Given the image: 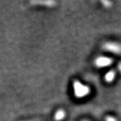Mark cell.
<instances>
[{
  "mask_svg": "<svg viewBox=\"0 0 121 121\" xmlns=\"http://www.w3.org/2000/svg\"><path fill=\"white\" fill-rule=\"evenodd\" d=\"M112 60L111 58H106V57H100L97 58L95 61V65L98 67H106L108 65H111Z\"/></svg>",
  "mask_w": 121,
  "mask_h": 121,
  "instance_id": "2",
  "label": "cell"
},
{
  "mask_svg": "<svg viewBox=\"0 0 121 121\" xmlns=\"http://www.w3.org/2000/svg\"><path fill=\"white\" fill-rule=\"evenodd\" d=\"M105 48L108 51H111L113 53H120V47L115 43H108L105 45Z\"/></svg>",
  "mask_w": 121,
  "mask_h": 121,
  "instance_id": "3",
  "label": "cell"
},
{
  "mask_svg": "<svg viewBox=\"0 0 121 121\" xmlns=\"http://www.w3.org/2000/svg\"><path fill=\"white\" fill-rule=\"evenodd\" d=\"M115 78V73L113 71H110L109 73H107L106 75H105V80H106L108 83H110V82H112L113 79Z\"/></svg>",
  "mask_w": 121,
  "mask_h": 121,
  "instance_id": "5",
  "label": "cell"
},
{
  "mask_svg": "<svg viewBox=\"0 0 121 121\" xmlns=\"http://www.w3.org/2000/svg\"><path fill=\"white\" fill-rule=\"evenodd\" d=\"M73 91L75 97L78 98H81L88 95L90 93V89L88 87L84 86L78 81H75L73 83Z\"/></svg>",
  "mask_w": 121,
  "mask_h": 121,
  "instance_id": "1",
  "label": "cell"
},
{
  "mask_svg": "<svg viewBox=\"0 0 121 121\" xmlns=\"http://www.w3.org/2000/svg\"><path fill=\"white\" fill-rule=\"evenodd\" d=\"M65 116H66L65 111L63 109H60L56 112L55 116H54V119H55L56 121H61L65 118Z\"/></svg>",
  "mask_w": 121,
  "mask_h": 121,
  "instance_id": "4",
  "label": "cell"
},
{
  "mask_svg": "<svg viewBox=\"0 0 121 121\" xmlns=\"http://www.w3.org/2000/svg\"><path fill=\"white\" fill-rule=\"evenodd\" d=\"M105 121H117L114 117L112 116H107L105 118Z\"/></svg>",
  "mask_w": 121,
  "mask_h": 121,
  "instance_id": "6",
  "label": "cell"
}]
</instances>
